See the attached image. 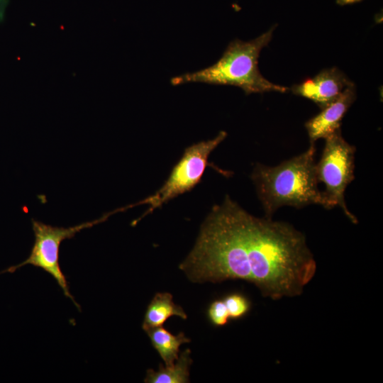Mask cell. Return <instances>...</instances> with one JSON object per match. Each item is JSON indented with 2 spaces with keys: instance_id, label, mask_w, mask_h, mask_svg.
I'll return each mask as SVG.
<instances>
[{
  "instance_id": "obj_5",
  "label": "cell",
  "mask_w": 383,
  "mask_h": 383,
  "mask_svg": "<svg viewBox=\"0 0 383 383\" xmlns=\"http://www.w3.org/2000/svg\"><path fill=\"white\" fill-rule=\"evenodd\" d=\"M111 215L110 212L96 220L69 228L52 226L33 219L32 228L35 241L29 256L20 264L9 267L0 272V274L13 273L26 265L41 268L56 280L65 296L70 299L80 311V306L71 294L67 277L60 267L59 262L60 247L63 240L74 238L82 230L91 228L94 225L105 221Z\"/></svg>"
},
{
  "instance_id": "obj_7",
  "label": "cell",
  "mask_w": 383,
  "mask_h": 383,
  "mask_svg": "<svg viewBox=\"0 0 383 383\" xmlns=\"http://www.w3.org/2000/svg\"><path fill=\"white\" fill-rule=\"evenodd\" d=\"M353 83L337 67L326 69L314 77L294 85L293 94L313 101L321 109L335 101Z\"/></svg>"
},
{
  "instance_id": "obj_10",
  "label": "cell",
  "mask_w": 383,
  "mask_h": 383,
  "mask_svg": "<svg viewBox=\"0 0 383 383\" xmlns=\"http://www.w3.org/2000/svg\"><path fill=\"white\" fill-rule=\"evenodd\" d=\"M151 344L164 362L165 366L175 362L179 357L181 345L190 342V339L181 332L174 335L163 326L150 328L145 331Z\"/></svg>"
},
{
  "instance_id": "obj_4",
  "label": "cell",
  "mask_w": 383,
  "mask_h": 383,
  "mask_svg": "<svg viewBox=\"0 0 383 383\" xmlns=\"http://www.w3.org/2000/svg\"><path fill=\"white\" fill-rule=\"evenodd\" d=\"M226 136V132L221 131L212 139L201 141L188 147L159 190L136 204L120 208L123 211L138 205L149 206L148 209L141 217L133 221L132 226L135 225L142 218L155 209L196 186L203 177L210 154Z\"/></svg>"
},
{
  "instance_id": "obj_12",
  "label": "cell",
  "mask_w": 383,
  "mask_h": 383,
  "mask_svg": "<svg viewBox=\"0 0 383 383\" xmlns=\"http://www.w3.org/2000/svg\"><path fill=\"white\" fill-rule=\"evenodd\" d=\"M230 318L239 319L250 311L251 304L248 298L240 293H232L223 298Z\"/></svg>"
},
{
  "instance_id": "obj_2",
  "label": "cell",
  "mask_w": 383,
  "mask_h": 383,
  "mask_svg": "<svg viewBox=\"0 0 383 383\" xmlns=\"http://www.w3.org/2000/svg\"><path fill=\"white\" fill-rule=\"evenodd\" d=\"M315 152L314 143H311L306 151L279 165H256L251 178L265 217L272 218L275 211L282 206L301 208L318 204L329 209L323 192L318 187Z\"/></svg>"
},
{
  "instance_id": "obj_14",
  "label": "cell",
  "mask_w": 383,
  "mask_h": 383,
  "mask_svg": "<svg viewBox=\"0 0 383 383\" xmlns=\"http://www.w3.org/2000/svg\"><path fill=\"white\" fill-rule=\"evenodd\" d=\"M362 0H336V3L339 5L343 6L360 2Z\"/></svg>"
},
{
  "instance_id": "obj_9",
  "label": "cell",
  "mask_w": 383,
  "mask_h": 383,
  "mask_svg": "<svg viewBox=\"0 0 383 383\" xmlns=\"http://www.w3.org/2000/svg\"><path fill=\"white\" fill-rule=\"evenodd\" d=\"M174 316L183 320L187 318L183 309L174 304L170 293L158 292L148 305L142 328L146 331L150 328L162 326L168 318Z\"/></svg>"
},
{
  "instance_id": "obj_11",
  "label": "cell",
  "mask_w": 383,
  "mask_h": 383,
  "mask_svg": "<svg viewBox=\"0 0 383 383\" xmlns=\"http://www.w3.org/2000/svg\"><path fill=\"white\" fill-rule=\"evenodd\" d=\"M192 364L191 350L186 349L179 355L175 362L170 366L160 365L159 370L149 369L144 382L146 383H187Z\"/></svg>"
},
{
  "instance_id": "obj_3",
  "label": "cell",
  "mask_w": 383,
  "mask_h": 383,
  "mask_svg": "<svg viewBox=\"0 0 383 383\" xmlns=\"http://www.w3.org/2000/svg\"><path fill=\"white\" fill-rule=\"evenodd\" d=\"M274 27L250 40L238 39L231 42L221 57L213 65L171 79L173 86L187 83L231 85L240 88L246 94L268 91L286 92L287 87L274 84L265 78L258 68V58L263 48L272 38Z\"/></svg>"
},
{
  "instance_id": "obj_8",
  "label": "cell",
  "mask_w": 383,
  "mask_h": 383,
  "mask_svg": "<svg viewBox=\"0 0 383 383\" xmlns=\"http://www.w3.org/2000/svg\"><path fill=\"white\" fill-rule=\"evenodd\" d=\"M356 99L354 84L348 87L332 103L305 124L311 143L326 138L340 128L341 121Z\"/></svg>"
},
{
  "instance_id": "obj_13",
  "label": "cell",
  "mask_w": 383,
  "mask_h": 383,
  "mask_svg": "<svg viewBox=\"0 0 383 383\" xmlns=\"http://www.w3.org/2000/svg\"><path fill=\"white\" fill-rule=\"evenodd\" d=\"M207 316L215 326H223L228 323L230 316L223 299H216L210 304L207 309Z\"/></svg>"
},
{
  "instance_id": "obj_1",
  "label": "cell",
  "mask_w": 383,
  "mask_h": 383,
  "mask_svg": "<svg viewBox=\"0 0 383 383\" xmlns=\"http://www.w3.org/2000/svg\"><path fill=\"white\" fill-rule=\"evenodd\" d=\"M179 269L194 283L245 280L278 300L301 295L316 262L300 231L255 217L227 196L205 219Z\"/></svg>"
},
{
  "instance_id": "obj_6",
  "label": "cell",
  "mask_w": 383,
  "mask_h": 383,
  "mask_svg": "<svg viewBox=\"0 0 383 383\" xmlns=\"http://www.w3.org/2000/svg\"><path fill=\"white\" fill-rule=\"evenodd\" d=\"M325 140L321 159L316 163L318 181L325 185L323 193L329 209L338 206L350 220L356 223V218L346 206L344 196L348 185L354 179L355 148L345 140L340 128Z\"/></svg>"
}]
</instances>
